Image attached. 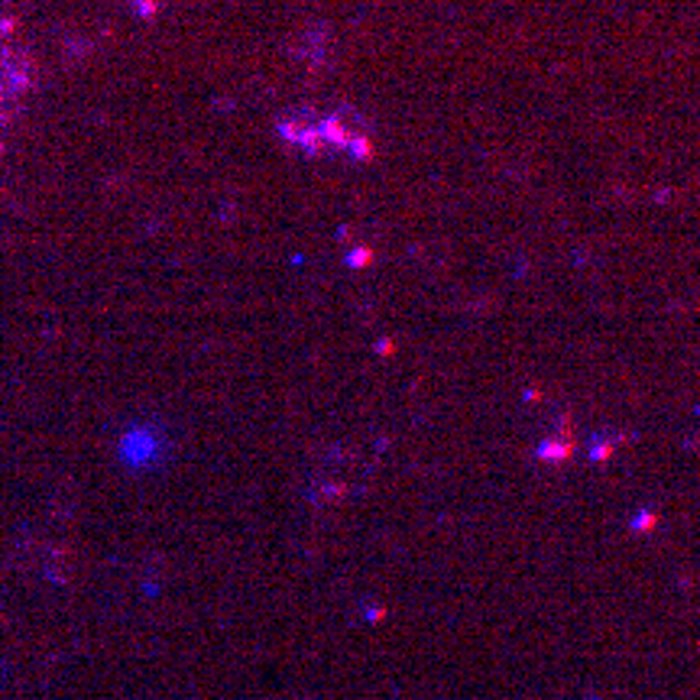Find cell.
Wrapping results in <instances>:
<instances>
[{"label":"cell","mask_w":700,"mask_h":700,"mask_svg":"<svg viewBox=\"0 0 700 700\" xmlns=\"http://www.w3.org/2000/svg\"><path fill=\"white\" fill-rule=\"evenodd\" d=\"M33 81V66L17 42L13 30L0 20V159L7 149V134L13 130L17 117L23 114L27 95Z\"/></svg>","instance_id":"6da1fadb"}]
</instances>
